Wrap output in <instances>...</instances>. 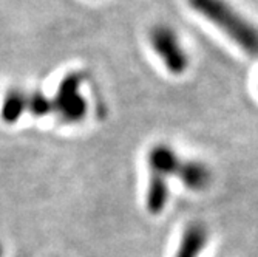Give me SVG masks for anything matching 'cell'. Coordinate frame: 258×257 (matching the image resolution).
Returning a JSON list of instances; mask_svg holds the SVG:
<instances>
[{
	"instance_id": "obj_1",
	"label": "cell",
	"mask_w": 258,
	"mask_h": 257,
	"mask_svg": "<svg viewBox=\"0 0 258 257\" xmlns=\"http://www.w3.org/2000/svg\"><path fill=\"white\" fill-rule=\"evenodd\" d=\"M189 7L230 39L241 52L258 58V27L227 0H187Z\"/></svg>"
},
{
	"instance_id": "obj_2",
	"label": "cell",
	"mask_w": 258,
	"mask_h": 257,
	"mask_svg": "<svg viewBox=\"0 0 258 257\" xmlns=\"http://www.w3.org/2000/svg\"><path fill=\"white\" fill-rule=\"evenodd\" d=\"M179 157L169 144H155L147 153L149 183L146 192V208L153 216L161 214L169 201V178L176 175Z\"/></svg>"
},
{
	"instance_id": "obj_3",
	"label": "cell",
	"mask_w": 258,
	"mask_h": 257,
	"mask_svg": "<svg viewBox=\"0 0 258 257\" xmlns=\"http://www.w3.org/2000/svg\"><path fill=\"white\" fill-rule=\"evenodd\" d=\"M149 45L164 68L173 76H182L190 67V56L178 31L167 23H156L149 30Z\"/></svg>"
},
{
	"instance_id": "obj_4",
	"label": "cell",
	"mask_w": 258,
	"mask_h": 257,
	"mask_svg": "<svg viewBox=\"0 0 258 257\" xmlns=\"http://www.w3.org/2000/svg\"><path fill=\"white\" fill-rule=\"evenodd\" d=\"M85 76L81 72H72L62 78L53 99V113L65 124L81 123L88 112V102L82 95Z\"/></svg>"
},
{
	"instance_id": "obj_5",
	"label": "cell",
	"mask_w": 258,
	"mask_h": 257,
	"mask_svg": "<svg viewBox=\"0 0 258 257\" xmlns=\"http://www.w3.org/2000/svg\"><path fill=\"white\" fill-rule=\"evenodd\" d=\"M209 242V231L201 222L189 223L181 234L173 257H200Z\"/></svg>"
},
{
	"instance_id": "obj_6",
	"label": "cell",
	"mask_w": 258,
	"mask_h": 257,
	"mask_svg": "<svg viewBox=\"0 0 258 257\" xmlns=\"http://www.w3.org/2000/svg\"><path fill=\"white\" fill-rule=\"evenodd\" d=\"M176 177L190 191H203L210 184V180H212V174H210L207 165L198 160H181L179 168L176 171Z\"/></svg>"
},
{
	"instance_id": "obj_7",
	"label": "cell",
	"mask_w": 258,
	"mask_h": 257,
	"mask_svg": "<svg viewBox=\"0 0 258 257\" xmlns=\"http://www.w3.org/2000/svg\"><path fill=\"white\" fill-rule=\"evenodd\" d=\"M28 95L20 88H13L7 93L2 109H0V118L7 124H14L20 120L23 112L27 110Z\"/></svg>"
},
{
	"instance_id": "obj_8",
	"label": "cell",
	"mask_w": 258,
	"mask_h": 257,
	"mask_svg": "<svg viewBox=\"0 0 258 257\" xmlns=\"http://www.w3.org/2000/svg\"><path fill=\"white\" fill-rule=\"evenodd\" d=\"M27 110L33 116H36V118H43V116L53 112V99L50 96H46L43 91L36 90L31 95H28Z\"/></svg>"
},
{
	"instance_id": "obj_9",
	"label": "cell",
	"mask_w": 258,
	"mask_h": 257,
	"mask_svg": "<svg viewBox=\"0 0 258 257\" xmlns=\"http://www.w3.org/2000/svg\"><path fill=\"white\" fill-rule=\"evenodd\" d=\"M4 252H5V249H4V245L0 243V257H4Z\"/></svg>"
}]
</instances>
